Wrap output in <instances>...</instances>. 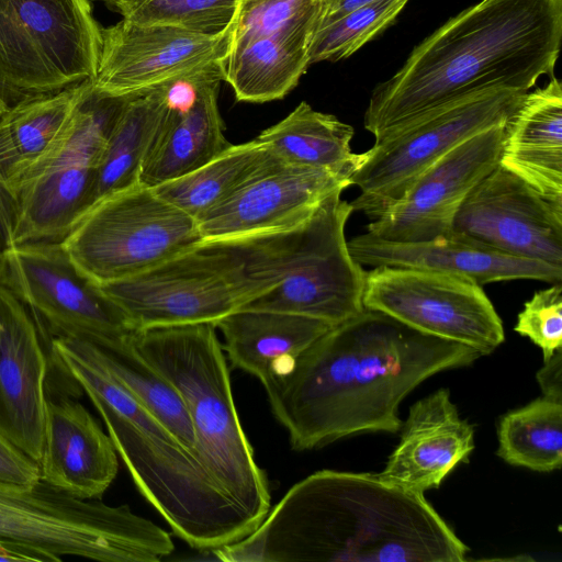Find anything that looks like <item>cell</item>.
<instances>
[{
  "label": "cell",
  "instance_id": "1",
  "mask_svg": "<svg viewBox=\"0 0 562 562\" xmlns=\"http://www.w3.org/2000/svg\"><path fill=\"white\" fill-rule=\"evenodd\" d=\"M480 357L364 308L261 384L292 449L305 451L348 436L397 432L400 404L418 384Z\"/></svg>",
  "mask_w": 562,
  "mask_h": 562
},
{
  "label": "cell",
  "instance_id": "2",
  "mask_svg": "<svg viewBox=\"0 0 562 562\" xmlns=\"http://www.w3.org/2000/svg\"><path fill=\"white\" fill-rule=\"evenodd\" d=\"M469 548L424 494L379 474L317 471L295 483L224 562H460Z\"/></svg>",
  "mask_w": 562,
  "mask_h": 562
},
{
  "label": "cell",
  "instance_id": "3",
  "mask_svg": "<svg viewBox=\"0 0 562 562\" xmlns=\"http://www.w3.org/2000/svg\"><path fill=\"white\" fill-rule=\"evenodd\" d=\"M562 0H481L416 45L371 93L363 125L374 138L461 94L501 87L528 92L553 75Z\"/></svg>",
  "mask_w": 562,
  "mask_h": 562
},
{
  "label": "cell",
  "instance_id": "4",
  "mask_svg": "<svg viewBox=\"0 0 562 562\" xmlns=\"http://www.w3.org/2000/svg\"><path fill=\"white\" fill-rule=\"evenodd\" d=\"M52 351L98 409L140 494L178 537L213 550L257 528L201 457L131 396L83 340L53 337Z\"/></svg>",
  "mask_w": 562,
  "mask_h": 562
},
{
  "label": "cell",
  "instance_id": "5",
  "mask_svg": "<svg viewBox=\"0 0 562 562\" xmlns=\"http://www.w3.org/2000/svg\"><path fill=\"white\" fill-rule=\"evenodd\" d=\"M341 193L290 227L213 240L229 260L240 308L299 314L331 326L364 310L366 271L351 257L345 234L353 210Z\"/></svg>",
  "mask_w": 562,
  "mask_h": 562
},
{
  "label": "cell",
  "instance_id": "6",
  "mask_svg": "<svg viewBox=\"0 0 562 562\" xmlns=\"http://www.w3.org/2000/svg\"><path fill=\"white\" fill-rule=\"evenodd\" d=\"M131 339L136 351L179 392L201 459L258 527L270 510L269 484L241 427L215 325L133 330Z\"/></svg>",
  "mask_w": 562,
  "mask_h": 562
},
{
  "label": "cell",
  "instance_id": "7",
  "mask_svg": "<svg viewBox=\"0 0 562 562\" xmlns=\"http://www.w3.org/2000/svg\"><path fill=\"white\" fill-rule=\"evenodd\" d=\"M0 540L33 561L158 562L175 549L169 532L127 505L79 498L42 479L0 481Z\"/></svg>",
  "mask_w": 562,
  "mask_h": 562
},
{
  "label": "cell",
  "instance_id": "8",
  "mask_svg": "<svg viewBox=\"0 0 562 562\" xmlns=\"http://www.w3.org/2000/svg\"><path fill=\"white\" fill-rule=\"evenodd\" d=\"M101 43L90 0H0V116L91 80Z\"/></svg>",
  "mask_w": 562,
  "mask_h": 562
},
{
  "label": "cell",
  "instance_id": "9",
  "mask_svg": "<svg viewBox=\"0 0 562 562\" xmlns=\"http://www.w3.org/2000/svg\"><path fill=\"white\" fill-rule=\"evenodd\" d=\"M526 93L501 87L471 91L386 130L361 153L350 177L351 186L360 190L350 202L353 212L371 220L380 216L443 155L476 134L506 123Z\"/></svg>",
  "mask_w": 562,
  "mask_h": 562
},
{
  "label": "cell",
  "instance_id": "10",
  "mask_svg": "<svg viewBox=\"0 0 562 562\" xmlns=\"http://www.w3.org/2000/svg\"><path fill=\"white\" fill-rule=\"evenodd\" d=\"M125 99L101 97L90 86L60 142L7 187L11 224L4 247L60 241L93 205L98 167Z\"/></svg>",
  "mask_w": 562,
  "mask_h": 562
},
{
  "label": "cell",
  "instance_id": "11",
  "mask_svg": "<svg viewBox=\"0 0 562 562\" xmlns=\"http://www.w3.org/2000/svg\"><path fill=\"white\" fill-rule=\"evenodd\" d=\"M201 241L195 218L136 182L97 201L59 243L74 265L101 285Z\"/></svg>",
  "mask_w": 562,
  "mask_h": 562
},
{
  "label": "cell",
  "instance_id": "12",
  "mask_svg": "<svg viewBox=\"0 0 562 562\" xmlns=\"http://www.w3.org/2000/svg\"><path fill=\"white\" fill-rule=\"evenodd\" d=\"M362 304L422 334L492 353L505 339L503 322L483 286L448 272L375 267L366 271Z\"/></svg>",
  "mask_w": 562,
  "mask_h": 562
},
{
  "label": "cell",
  "instance_id": "13",
  "mask_svg": "<svg viewBox=\"0 0 562 562\" xmlns=\"http://www.w3.org/2000/svg\"><path fill=\"white\" fill-rule=\"evenodd\" d=\"M232 25L210 35L162 24L126 20L102 27L94 93L130 98L179 81L223 80Z\"/></svg>",
  "mask_w": 562,
  "mask_h": 562
},
{
  "label": "cell",
  "instance_id": "14",
  "mask_svg": "<svg viewBox=\"0 0 562 562\" xmlns=\"http://www.w3.org/2000/svg\"><path fill=\"white\" fill-rule=\"evenodd\" d=\"M133 330L212 323L240 308L243 300L221 247L203 240L128 278L101 284Z\"/></svg>",
  "mask_w": 562,
  "mask_h": 562
},
{
  "label": "cell",
  "instance_id": "15",
  "mask_svg": "<svg viewBox=\"0 0 562 562\" xmlns=\"http://www.w3.org/2000/svg\"><path fill=\"white\" fill-rule=\"evenodd\" d=\"M0 283L53 337H120L133 328L119 305L70 260L59 241L3 247Z\"/></svg>",
  "mask_w": 562,
  "mask_h": 562
},
{
  "label": "cell",
  "instance_id": "16",
  "mask_svg": "<svg viewBox=\"0 0 562 562\" xmlns=\"http://www.w3.org/2000/svg\"><path fill=\"white\" fill-rule=\"evenodd\" d=\"M450 234L562 269V206L499 164L467 196Z\"/></svg>",
  "mask_w": 562,
  "mask_h": 562
},
{
  "label": "cell",
  "instance_id": "17",
  "mask_svg": "<svg viewBox=\"0 0 562 562\" xmlns=\"http://www.w3.org/2000/svg\"><path fill=\"white\" fill-rule=\"evenodd\" d=\"M499 124L464 140L426 169L367 233L391 243H422L449 235L453 220L475 186L501 159Z\"/></svg>",
  "mask_w": 562,
  "mask_h": 562
},
{
  "label": "cell",
  "instance_id": "18",
  "mask_svg": "<svg viewBox=\"0 0 562 562\" xmlns=\"http://www.w3.org/2000/svg\"><path fill=\"white\" fill-rule=\"evenodd\" d=\"M349 186L348 178L331 171L279 160L203 213L198 229L203 241L286 228Z\"/></svg>",
  "mask_w": 562,
  "mask_h": 562
},
{
  "label": "cell",
  "instance_id": "19",
  "mask_svg": "<svg viewBox=\"0 0 562 562\" xmlns=\"http://www.w3.org/2000/svg\"><path fill=\"white\" fill-rule=\"evenodd\" d=\"M40 329L27 306L0 283V434L37 463L48 369Z\"/></svg>",
  "mask_w": 562,
  "mask_h": 562
},
{
  "label": "cell",
  "instance_id": "20",
  "mask_svg": "<svg viewBox=\"0 0 562 562\" xmlns=\"http://www.w3.org/2000/svg\"><path fill=\"white\" fill-rule=\"evenodd\" d=\"M41 479L83 499H99L114 481L119 460L108 434L89 411L69 397L47 396Z\"/></svg>",
  "mask_w": 562,
  "mask_h": 562
},
{
  "label": "cell",
  "instance_id": "21",
  "mask_svg": "<svg viewBox=\"0 0 562 562\" xmlns=\"http://www.w3.org/2000/svg\"><path fill=\"white\" fill-rule=\"evenodd\" d=\"M398 445L383 480L424 494L437 488L474 449V427L462 419L448 389H439L409 407Z\"/></svg>",
  "mask_w": 562,
  "mask_h": 562
},
{
  "label": "cell",
  "instance_id": "22",
  "mask_svg": "<svg viewBox=\"0 0 562 562\" xmlns=\"http://www.w3.org/2000/svg\"><path fill=\"white\" fill-rule=\"evenodd\" d=\"M351 257L361 266L409 267L469 278L480 285L507 280L562 282V269L497 252L452 234L422 243H391L368 233L348 241Z\"/></svg>",
  "mask_w": 562,
  "mask_h": 562
},
{
  "label": "cell",
  "instance_id": "23",
  "mask_svg": "<svg viewBox=\"0 0 562 562\" xmlns=\"http://www.w3.org/2000/svg\"><path fill=\"white\" fill-rule=\"evenodd\" d=\"M218 82L205 79L169 90L168 110L140 166V184L155 188L188 175L231 145L217 103Z\"/></svg>",
  "mask_w": 562,
  "mask_h": 562
},
{
  "label": "cell",
  "instance_id": "24",
  "mask_svg": "<svg viewBox=\"0 0 562 562\" xmlns=\"http://www.w3.org/2000/svg\"><path fill=\"white\" fill-rule=\"evenodd\" d=\"M499 165L562 206V87L554 76L507 120Z\"/></svg>",
  "mask_w": 562,
  "mask_h": 562
},
{
  "label": "cell",
  "instance_id": "25",
  "mask_svg": "<svg viewBox=\"0 0 562 562\" xmlns=\"http://www.w3.org/2000/svg\"><path fill=\"white\" fill-rule=\"evenodd\" d=\"M233 367L261 383L290 364L333 326L279 311L236 310L215 323Z\"/></svg>",
  "mask_w": 562,
  "mask_h": 562
},
{
  "label": "cell",
  "instance_id": "26",
  "mask_svg": "<svg viewBox=\"0 0 562 562\" xmlns=\"http://www.w3.org/2000/svg\"><path fill=\"white\" fill-rule=\"evenodd\" d=\"M91 80L24 99L0 116V182L5 190L64 136ZM8 195V194H7Z\"/></svg>",
  "mask_w": 562,
  "mask_h": 562
},
{
  "label": "cell",
  "instance_id": "27",
  "mask_svg": "<svg viewBox=\"0 0 562 562\" xmlns=\"http://www.w3.org/2000/svg\"><path fill=\"white\" fill-rule=\"evenodd\" d=\"M312 42L308 36L273 35L232 43L223 80L241 102L282 99L311 65Z\"/></svg>",
  "mask_w": 562,
  "mask_h": 562
},
{
  "label": "cell",
  "instance_id": "28",
  "mask_svg": "<svg viewBox=\"0 0 562 562\" xmlns=\"http://www.w3.org/2000/svg\"><path fill=\"white\" fill-rule=\"evenodd\" d=\"M353 135L351 125L302 101L256 138L286 164L328 170L350 180L361 160V154L351 149Z\"/></svg>",
  "mask_w": 562,
  "mask_h": 562
},
{
  "label": "cell",
  "instance_id": "29",
  "mask_svg": "<svg viewBox=\"0 0 562 562\" xmlns=\"http://www.w3.org/2000/svg\"><path fill=\"white\" fill-rule=\"evenodd\" d=\"M131 334L120 337H97L83 341L110 375L131 396L187 448L199 454L193 426L181 395L136 351Z\"/></svg>",
  "mask_w": 562,
  "mask_h": 562
},
{
  "label": "cell",
  "instance_id": "30",
  "mask_svg": "<svg viewBox=\"0 0 562 562\" xmlns=\"http://www.w3.org/2000/svg\"><path fill=\"white\" fill-rule=\"evenodd\" d=\"M169 90L167 85L125 99L98 167L93 204L138 182L140 166L168 110Z\"/></svg>",
  "mask_w": 562,
  "mask_h": 562
},
{
  "label": "cell",
  "instance_id": "31",
  "mask_svg": "<svg viewBox=\"0 0 562 562\" xmlns=\"http://www.w3.org/2000/svg\"><path fill=\"white\" fill-rule=\"evenodd\" d=\"M279 160L281 159L257 138L241 144H231L202 167L159 184L154 190L198 220Z\"/></svg>",
  "mask_w": 562,
  "mask_h": 562
},
{
  "label": "cell",
  "instance_id": "32",
  "mask_svg": "<svg viewBox=\"0 0 562 562\" xmlns=\"http://www.w3.org/2000/svg\"><path fill=\"white\" fill-rule=\"evenodd\" d=\"M497 456L538 472L562 465V401L546 396L510 411L498 423Z\"/></svg>",
  "mask_w": 562,
  "mask_h": 562
},
{
  "label": "cell",
  "instance_id": "33",
  "mask_svg": "<svg viewBox=\"0 0 562 562\" xmlns=\"http://www.w3.org/2000/svg\"><path fill=\"white\" fill-rule=\"evenodd\" d=\"M239 0H114L123 20L136 24H162L203 34L228 29Z\"/></svg>",
  "mask_w": 562,
  "mask_h": 562
},
{
  "label": "cell",
  "instance_id": "34",
  "mask_svg": "<svg viewBox=\"0 0 562 562\" xmlns=\"http://www.w3.org/2000/svg\"><path fill=\"white\" fill-rule=\"evenodd\" d=\"M408 0H375L321 26L313 38L310 63L347 58L387 27Z\"/></svg>",
  "mask_w": 562,
  "mask_h": 562
},
{
  "label": "cell",
  "instance_id": "35",
  "mask_svg": "<svg viewBox=\"0 0 562 562\" xmlns=\"http://www.w3.org/2000/svg\"><path fill=\"white\" fill-rule=\"evenodd\" d=\"M323 5L324 0H239L232 43L273 35L314 38Z\"/></svg>",
  "mask_w": 562,
  "mask_h": 562
},
{
  "label": "cell",
  "instance_id": "36",
  "mask_svg": "<svg viewBox=\"0 0 562 562\" xmlns=\"http://www.w3.org/2000/svg\"><path fill=\"white\" fill-rule=\"evenodd\" d=\"M514 330L542 350L543 362L562 350V284L535 292L518 314Z\"/></svg>",
  "mask_w": 562,
  "mask_h": 562
},
{
  "label": "cell",
  "instance_id": "37",
  "mask_svg": "<svg viewBox=\"0 0 562 562\" xmlns=\"http://www.w3.org/2000/svg\"><path fill=\"white\" fill-rule=\"evenodd\" d=\"M38 479V463L0 434V481L29 484Z\"/></svg>",
  "mask_w": 562,
  "mask_h": 562
},
{
  "label": "cell",
  "instance_id": "38",
  "mask_svg": "<svg viewBox=\"0 0 562 562\" xmlns=\"http://www.w3.org/2000/svg\"><path fill=\"white\" fill-rule=\"evenodd\" d=\"M537 381L543 395L562 401V350H558L537 372Z\"/></svg>",
  "mask_w": 562,
  "mask_h": 562
},
{
  "label": "cell",
  "instance_id": "39",
  "mask_svg": "<svg viewBox=\"0 0 562 562\" xmlns=\"http://www.w3.org/2000/svg\"><path fill=\"white\" fill-rule=\"evenodd\" d=\"M372 1L375 0H324L323 13L318 29Z\"/></svg>",
  "mask_w": 562,
  "mask_h": 562
},
{
  "label": "cell",
  "instance_id": "40",
  "mask_svg": "<svg viewBox=\"0 0 562 562\" xmlns=\"http://www.w3.org/2000/svg\"><path fill=\"white\" fill-rule=\"evenodd\" d=\"M0 561H33L23 550L0 540Z\"/></svg>",
  "mask_w": 562,
  "mask_h": 562
},
{
  "label": "cell",
  "instance_id": "41",
  "mask_svg": "<svg viewBox=\"0 0 562 562\" xmlns=\"http://www.w3.org/2000/svg\"><path fill=\"white\" fill-rule=\"evenodd\" d=\"M10 227V201L0 182V233H7Z\"/></svg>",
  "mask_w": 562,
  "mask_h": 562
},
{
  "label": "cell",
  "instance_id": "42",
  "mask_svg": "<svg viewBox=\"0 0 562 562\" xmlns=\"http://www.w3.org/2000/svg\"><path fill=\"white\" fill-rule=\"evenodd\" d=\"M2 249H3V244H2V240H1V236H0V258H1Z\"/></svg>",
  "mask_w": 562,
  "mask_h": 562
},
{
  "label": "cell",
  "instance_id": "43",
  "mask_svg": "<svg viewBox=\"0 0 562 562\" xmlns=\"http://www.w3.org/2000/svg\"><path fill=\"white\" fill-rule=\"evenodd\" d=\"M103 1H105V2H108V3H110V4H112L114 0H103Z\"/></svg>",
  "mask_w": 562,
  "mask_h": 562
}]
</instances>
